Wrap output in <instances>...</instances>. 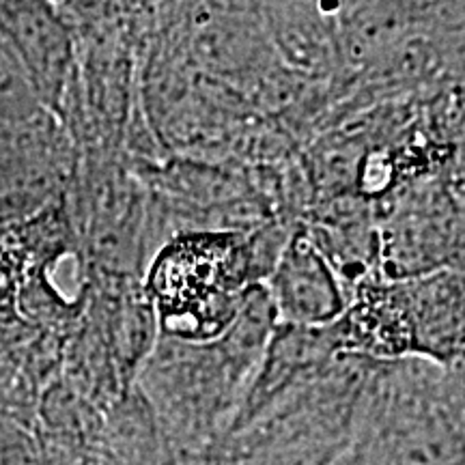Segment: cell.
Listing matches in <instances>:
<instances>
[{
    "instance_id": "6da1fadb",
    "label": "cell",
    "mask_w": 465,
    "mask_h": 465,
    "mask_svg": "<svg viewBox=\"0 0 465 465\" xmlns=\"http://www.w3.org/2000/svg\"><path fill=\"white\" fill-rule=\"evenodd\" d=\"M263 353L261 342L237 328L213 341L160 334L136 386L182 465L203 461L218 444Z\"/></svg>"
},
{
    "instance_id": "7a4b0ae2",
    "label": "cell",
    "mask_w": 465,
    "mask_h": 465,
    "mask_svg": "<svg viewBox=\"0 0 465 465\" xmlns=\"http://www.w3.org/2000/svg\"><path fill=\"white\" fill-rule=\"evenodd\" d=\"M248 231H188L166 240L149 259L143 289L160 334L213 341L229 328L243 293L257 282Z\"/></svg>"
},
{
    "instance_id": "3957f363",
    "label": "cell",
    "mask_w": 465,
    "mask_h": 465,
    "mask_svg": "<svg viewBox=\"0 0 465 465\" xmlns=\"http://www.w3.org/2000/svg\"><path fill=\"white\" fill-rule=\"evenodd\" d=\"M0 39L25 67L42 106L56 116L78 56L69 22L50 0H0Z\"/></svg>"
},
{
    "instance_id": "277c9868",
    "label": "cell",
    "mask_w": 465,
    "mask_h": 465,
    "mask_svg": "<svg viewBox=\"0 0 465 465\" xmlns=\"http://www.w3.org/2000/svg\"><path fill=\"white\" fill-rule=\"evenodd\" d=\"M339 353L342 349L334 323L328 328L278 323L223 438L243 431L278 401L315 380Z\"/></svg>"
},
{
    "instance_id": "5b68a950",
    "label": "cell",
    "mask_w": 465,
    "mask_h": 465,
    "mask_svg": "<svg viewBox=\"0 0 465 465\" xmlns=\"http://www.w3.org/2000/svg\"><path fill=\"white\" fill-rule=\"evenodd\" d=\"M278 323L328 328L345 315L351 291L298 223L267 281Z\"/></svg>"
},
{
    "instance_id": "8992f818",
    "label": "cell",
    "mask_w": 465,
    "mask_h": 465,
    "mask_svg": "<svg viewBox=\"0 0 465 465\" xmlns=\"http://www.w3.org/2000/svg\"><path fill=\"white\" fill-rule=\"evenodd\" d=\"M411 358L440 366L465 360V272L438 270L397 281Z\"/></svg>"
},
{
    "instance_id": "52a82bcc",
    "label": "cell",
    "mask_w": 465,
    "mask_h": 465,
    "mask_svg": "<svg viewBox=\"0 0 465 465\" xmlns=\"http://www.w3.org/2000/svg\"><path fill=\"white\" fill-rule=\"evenodd\" d=\"M100 457L104 465H182L138 386L104 411Z\"/></svg>"
},
{
    "instance_id": "ba28073f",
    "label": "cell",
    "mask_w": 465,
    "mask_h": 465,
    "mask_svg": "<svg viewBox=\"0 0 465 465\" xmlns=\"http://www.w3.org/2000/svg\"><path fill=\"white\" fill-rule=\"evenodd\" d=\"M104 411L75 391L58 373L39 391L35 401V429L39 433L83 441L100 450Z\"/></svg>"
},
{
    "instance_id": "9c48e42d",
    "label": "cell",
    "mask_w": 465,
    "mask_h": 465,
    "mask_svg": "<svg viewBox=\"0 0 465 465\" xmlns=\"http://www.w3.org/2000/svg\"><path fill=\"white\" fill-rule=\"evenodd\" d=\"M39 444L35 418L0 407V465H39Z\"/></svg>"
},
{
    "instance_id": "30bf717a",
    "label": "cell",
    "mask_w": 465,
    "mask_h": 465,
    "mask_svg": "<svg viewBox=\"0 0 465 465\" xmlns=\"http://www.w3.org/2000/svg\"><path fill=\"white\" fill-rule=\"evenodd\" d=\"M37 435L39 444H42V461H39V465H102L100 450L89 444L39 431Z\"/></svg>"
},
{
    "instance_id": "8fae6325",
    "label": "cell",
    "mask_w": 465,
    "mask_h": 465,
    "mask_svg": "<svg viewBox=\"0 0 465 465\" xmlns=\"http://www.w3.org/2000/svg\"><path fill=\"white\" fill-rule=\"evenodd\" d=\"M190 465H218V463H207V461H203V463H190Z\"/></svg>"
}]
</instances>
